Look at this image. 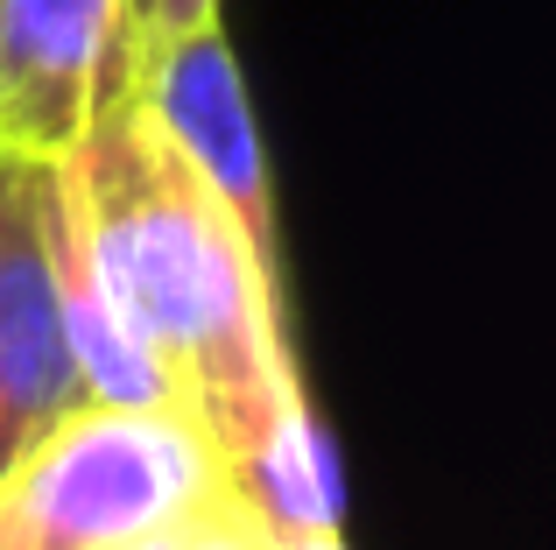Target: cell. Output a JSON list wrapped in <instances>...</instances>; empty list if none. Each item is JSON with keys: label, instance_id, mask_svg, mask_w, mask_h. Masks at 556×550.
<instances>
[{"label": "cell", "instance_id": "6da1fadb", "mask_svg": "<svg viewBox=\"0 0 556 550\" xmlns=\"http://www.w3.org/2000/svg\"><path fill=\"white\" fill-rule=\"evenodd\" d=\"M56 170L106 311L163 374L169 410L204 430L240 509L268 537H339V473L303 396L289 289L268 283L135 92Z\"/></svg>", "mask_w": 556, "mask_h": 550}, {"label": "cell", "instance_id": "7a4b0ae2", "mask_svg": "<svg viewBox=\"0 0 556 550\" xmlns=\"http://www.w3.org/2000/svg\"><path fill=\"white\" fill-rule=\"evenodd\" d=\"M247 515L184 410L78 402L0 480V550H163Z\"/></svg>", "mask_w": 556, "mask_h": 550}, {"label": "cell", "instance_id": "3957f363", "mask_svg": "<svg viewBox=\"0 0 556 550\" xmlns=\"http://www.w3.org/2000/svg\"><path fill=\"white\" fill-rule=\"evenodd\" d=\"M135 99L155 121V135L177 149V163L212 191V205L240 226V240L268 268V283L289 289V240H282V205H275V163H268V141H261V121H254V99H247L226 22L141 50Z\"/></svg>", "mask_w": 556, "mask_h": 550}, {"label": "cell", "instance_id": "277c9868", "mask_svg": "<svg viewBox=\"0 0 556 550\" xmlns=\"http://www.w3.org/2000/svg\"><path fill=\"white\" fill-rule=\"evenodd\" d=\"M135 64L127 0H0V155L64 163L135 92Z\"/></svg>", "mask_w": 556, "mask_h": 550}, {"label": "cell", "instance_id": "5b68a950", "mask_svg": "<svg viewBox=\"0 0 556 550\" xmlns=\"http://www.w3.org/2000/svg\"><path fill=\"white\" fill-rule=\"evenodd\" d=\"M42 177L50 163L36 155H0V480L85 402L50 289Z\"/></svg>", "mask_w": 556, "mask_h": 550}, {"label": "cell", "instance_id": "8992f818", "mask_svg": "<svg viewBox=\"0 0 556 550\" xmlns=\"http://www.w3.org/2000/svg\"><path fill=\"white\" fill-rule=\"evenodd\" d=\"M127 22H135L141 50H155V42H177V36L226 22V0H127Z\"/></svg>", "mask_w": 556, "mask_h": 550}]
</instances>
